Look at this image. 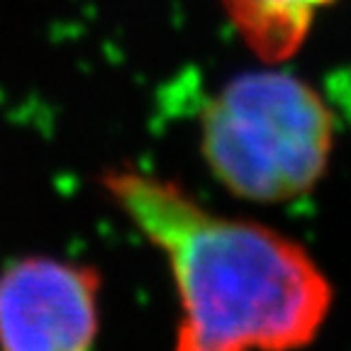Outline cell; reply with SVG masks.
<instances>
[{"instance_id":"obj_4","label":"cell","mask_w":351,"mask_h":351,"mask_svg":"<svg viewBox=\"0 0 351 351\" xmlns=\"http://www.w3.org/2000/svg\"><path fill=\"white\" fill-rule=\"evenodd\" d=\"M241 42L263 61L283 64L298 54L319 10L335 0H219Z\"/></svg>"},{"instance_id":"obj_3","label":"cell","mask_w":351,"mask_h":351,"mask_svg":"<svg viewBox=\"0 0 351 351\" xmlns=\"http://www.w3.org/2000/svg\"><path fill=\"white\" fill-rule=\"evenodd\" d=\"M100 329L93 266L27 256L0 274V349L83 351Z\"/></svg>"},{"instance_id":"obj_1","label":"cell","mask_w":351,"mask_h":351,"mask_svg":"<svg viewBox=\"0 0 351 351\" xmlns=\"http://www.w3.org/2000/svg\"><path fill=\"white\" fill-rule=\"evenodd\" d=\"M103 188L169 263L178 351H285L319 335L335 293L295 239L213 213L178 183L139 169L108 171Z\"/></svg>"},{"instance_id":"obj_2","label":"cell","mask_w":351,"mask_h":351,"mask_svg":"<svg viewBox=\"0 0 351 351\" xmlns=\"http://www.w3.org/2000/svg\"><path fill=\"white\" fill-rule=\"evenodd\" d=\"M335 112L280 64L230 78L200 117V152L232 195L280 205L317 188L332 161Z\"/></svg>"}]
</instances>
